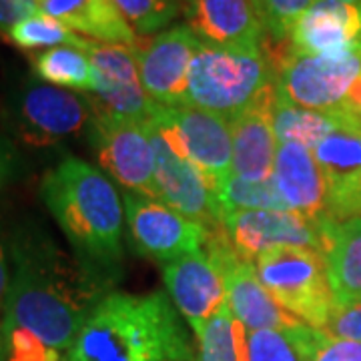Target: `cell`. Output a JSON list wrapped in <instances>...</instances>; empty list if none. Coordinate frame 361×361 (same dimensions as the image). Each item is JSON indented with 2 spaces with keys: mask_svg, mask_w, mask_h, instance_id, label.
<instances>
[{
  "mask_svg": "<svg viewBox=\"0 0 361 361\" xmlns=\"http://www.w3.org/2000/svg\"><path fill=\"white\" fill-rule=\"evenodd\" d=\"M11 283L2 329L23 327L47 345L68 351L111 285L37 221L18 223L8 237Z\"/></svg>",
  "mask_w": 361,
  "mask_h": 361,
  "instance_id": "6da1fadb",
  "label": "cell"
},
{
  "mask_svg": "<svg viewBox=\"0 0 361 361\" xmlns=\"http://www.w3.org/2000/svg\"><path fill=\"white\" fill-rule=\"evenodd\" d=\"M40 199L65 233L73 253L113 287L125 259V207L111 177L68 155L42 175Z\"/></svg>",
  "mask_w": 361,
  "mask_h": 361,
  "instance_id": "7a4b0ae2",
  "label": "cell"
},
{
  "mask_svg": "<svg viewBox=\"0 0 361 361\" xmlns=\"http://www.w3.org/2000/svg\"><path fill=\"white\" fill-rule=\"evenodd\" d=\"M179 311L165 293H109L90 313L66 361H195Z\"/></svg>",
  "mask_w": 361,
  "mask_h": 361,
  "instance_id": "3957f363",
  "label": "cell"
},
{
  "mask_svg": "<svg viewBox=\"0 0 361 361\" xmlns=\"http://www.w3.org/2000/svg\"><path fill=\"white\" fill-rule=\"evenodd\" d=\"M275 82L277 73L265 49H221L201 42L180 106L209 111L229 121Z\"/></svg>",
  "mask_w": 361,
  "mask_h": 361,
  "instance_id": "277c9868",
  "label": "cell"
},
{
  "mask_svg": "<svg viewBox=\"0 0 361 361\" xmlns=\"http://www.w3.org/2000/svg\"><path fill=\"white\" fill-rule=\"evenodd\" d=\"M261 283L299 322L323 329L336 307L322 251L310 247H275L255 261Z\"/></svg>",
  "mask_w": 361,
  "mask_h": 361,
  "instance_id": "5b68a950",
  "label": "cell"
},
{
  "mask_svg": "<svg viewBox=\"0 0 361 361\" xmlns=\"http://www.w3.org/2000/svg\"><path fill=\"white\" fill-rule=\"evenodd\" d=\"M233 251L235 247L225 227H215L201 251L175 259L163 269L169 297L183 319L191 325L195 336H199L207 322L227 305L225 265Z\"/></svg>",
  "mask_w": 361,
  "mask_h": 361,
  "instance_id": "8992f818",
  "label": "cell"
},
{
  "mask_svg": "<svg viewBox=\"0 0 361 361\" xmlns=\"http://www.w3.org/2000/svg\"><path fill=\"white\" fill-rule=\"evenodd\" d=\"M89 94L59 89L39 78H26L11 101L16 139L28 147H52L87 129L92 118Z\"/></svg>",
  "mask_w": 361,
  "mask_h": 361,
  "instance_id": "52a82bcc",
  "label": "cell"
},
{
  "mask_svg": "<svg viewBox=\"0 0 361 361\" xmlns=\"http://www.w3.org/2000/svg\"><path fill=\"white\" fill-rule=\"evenodd\" d=\"M87 139L104 175L115 179L129 193L159 199L155 151L145 123L94 109L87 127Z\"/></svg>",
  "mask_w": 361,
  "mask_h": 361,
  "instance_id": "ba28073f",
  "label": "cell"
},
{
  "mask_svg": "<svg viewBox=\"0 0 361 361\" xmlns=\"http://www.w3.org/2000/svg\"><path fill=\"white\" fill-rule=\"evenodd\" d=\"M361 73V49L341 54H303L285 49L277 68V94L311 111L343 106L349 87Z\"/></svg>",
  "mask_w": 361,
  "mask_h": 361,
  "instance_id": "9c48e42d",
  "label": "cell"
},
{
  "mask_svg": "<svg viewBox=\"0 0 361 361\" xmlns=\"http://www.w3.org/2000/svg\"><path fill=\"white\" fill-rule=\"evenodd\" d=\"M127 231L133 251L157 261H175L201 251L209 241L211 229L180 215L165 203L145 195H123Z\"/></svg>",
  "mask_w": 361,
  "mask_h": 361,
  "instance_id": "30bf717a",
  "label": "cell"
},
{
  "mask_svg": "<svg viewBox=\"0 0 361 361\" xmlns=\"http://www.w3.org/2000/svg\"><path fill=\"white\" fill-rule=\"evenodd\" d=\"M80 51L87 52L92 65L90 103L109 115L147 123L159 104L145 92L139 75V59L135 47L82 40Z\"/></svg>",
  "mask_w": 361,
  "mask_h": 361,
  "instance_id": "8fae6325",
  "label": "cell"
},
{
  "mask_svg": "<svg viewBox=\"0 0 361 361\" xmlns=\"http://www.w3.org/2000/svg\"><path fill=\"white\" fill-rule=\"evenodd\" d=\"M334 223L361 219V116L337 109V125L315 149Z\"/></svg>",
  "mask_w": 361,
  "mask_h": 361,
  "instance_id": "7c38bea8",
  "label": "cell"
},
{
  "mask_svg": "<svg viewBox=\"0 0 361 361\" xmlns=\"http://www.w3.org/2000/svg\"><path fill=\"white\" fill-rule=\"evenodd\" d=\"M155 151V180L159 199L189 219L199 221L209 229L223 227V213L217 189L189 155L175 149L151 121L145 123Z\"/></svg>",
  "mask_w": 361,
  "mask_h": 361,
  "instance_id": "4fadbf2b",
  "label": "cell"
},
{
  "mask_svg": "<svg viewBox=\"0 0 361 361\" xmlns=\"http://www.w3.org/2000/svg\"><path fill=\"white\" fill-rule=\"evenodd\" d=\"M329 219L317 223L295 211H239L223 221L237 253L255 261L275 247H310L325 255Z\"/></svg>",
  "mask_w": 361,
  "mask_h": 361,
  "instance_id": "5bb4252c",
  "label": "cell"
},
{
  "mask_svg": "<svg viewBox=\"0 0 361 361\" xmlns=\"http://www.w3.org/2000/svg\"><path fill=\"white\" fill-rule=\"evenodd\" d=\"M201 40L187 25H177L142 44L137 51L145 92L161 106H180L187 90L189 68Z\"/></svg>",
  "mask_w": 361,
  "mask_h": 361,
  "instance_id": "9a60e30c",
  "label": "cell"
},
{
  "mask_svg": "<svg viewBox=\"0 0 361 361\" xmlns=\"http://www.w3.org/2000/svg\"><path fill=\"white\" fill-rule=\"evenodd\" d=\"M277 101V82L267 89L255 103L229 118L233 137L231 175L251 180L271 179L277 137L273 129V106Z\"/></svg>",
  "mask_w": 361,
  "mask_h": 361,
  "instance_id": "2e32d148",
  "label": "cell"
},
{
  "mask_svg": "<svg viewBox=\"0 0 361 361\" xmlns=\"http://www.w3.org/2000/svg\"><path fill=\"white\" fill-rule=\"evenodd\" d=\"M185 25L203 44L263 49V26L251 0H185Z\"/></svg>",
  "mask_w": 361,
  "mask_h": 361,
  "instance_id": "e0dca14e",
  "label": "cell"
},
{
  "mask_svg": "<svg viewBox=\"0 0 361 361\" xmlns=\"http://www.w3.org/2000/svg\"><path fill=\"white\" fill-rule=\"evenodd\" d=\"M167 113L189 159L217 189L231 177L233 137L229 121L193 106H167Z\"/></svg>",
  "mask_w": 361,
  "mask_h": 361,
  "instance_id": "ac0fdd59",
  "label": "cell"
},
{
  "mask_svg": "<svg viewBox=\"0 0 361 361\" xmlns=\"http://www.w3.org/2000/svg\"><path fill=\"white\" fill-rule=\"evenodd\" d=\"M287 42L303 54H341L361 49V4L315 0Z\"/></svg>",
  "mask_w": 361,
  "mask_h": 361,
  "instance_id": "d6986e66",
  "label": "cell"
},
{
  "mask_svg": "<svg viewBox=\"0 0 361 361\" xmlns=\"http://www.w3.org/2000/svg\"><path fill=\"white\" fill-rule=\"evenodd\" d=\"M271 179L289 211L317 223L329 219L325 179L311 149L297 142H281Z\"/></svg>",
  "mask_w": 361,
  "mask_h": 361,
  "instance_id": "ffe728a7",
  "label": "cell"
},
{
  "mask_svg": "<svg viewBox=\"0 0 361 361\" xmlns=\"http://www.w3.org/2000/svg\"><path fill=\"white\" fill-rule=\"evenodd\" d=\"M227 303L233 315L245 325L249 331L259 329H293L303 325L289 311H285L265 289L259 279L253 261L243 259L237 251L227 259Z\"/></svg>",
  "mask_w": 361,
  "mask_h": 361,
  "instance_id": "44dd1931",
  "label": "cell"
},
{
  "mask_svg": "<svg viewBox=\"0 0 361 361\" xmlns=\"http://www.w3.org/2000/svg\"><path fill=\"white\" fill-rule=\"evenodd\" d=\"M40 13L49 14L73 32L109 44L141 49L139 35L118 13L113 0H37Z\"/></svg>",
  "mask_w": 361,
  "mask_h": 361,
  "instance_id": "7402d4cb",
  "label": "cell"
},
{
  "mask_svg": "<svg viewBox=\"0 0 361 361\" xmlns=\"http://www.w3.org/2000/svg\"><path fill=\"white\" fill-rule=\"evenodd\" d=\"M325 261L336 305L361 301V219L329 221Z\"/></svg>",
  "mask_w": 361,
  "mask_h": 361,
  "instance_id": "603a6c76",
  "label": "cell"
},
{
  "mask_svg": "<svg viewBox=\"0 0 361 361\" xmlns=\"http://www.w3.org/2000/svg\"><path fill=\"white\" fill-rule=\"evenodd\" d=\"M337 109L334 111H311L289 103L277 94L273 106V129L279 145L297 142L307 149H315L319 142L336 129Z\"/></svg>",
  "mask_w": 361,
  "mask_h": 361,
  "instance_id": "cb8c5ba5",
  "label": "cell"
},
{
  "mask_svg": "<svg viewBox=\"0 0 361 361\" xmlns=\"http://www.w3.org/2000/svg\"><path fill=\"white\" fill-rule=\"evenodd\" d=\"M32 73L47 85L78 92H92V65L77 47H56L32 59Z\"/></svg>",
  "mask_w": 361,
  "mask_h": 361,
  "instance_id": "d4e9b609",
  "label": "cell"
},
{
  "mask_svg": "<svg viewBox=\"0 0 361 361\" xmlns=\"http://www.w3.org/2000/svg\"><path fill=\"white\" fill-rule=\"evenodd\" d=\"M199 351L195 361H245L247 327L223 305L197 336Z\"/></svg>",
  "mask_w": 361,
  "mask_h": 361,
  "instance_id": "484cf974",
  "label": "cell"
},
{
  "mask_svg": "<svg viewBox=\"0 0 361 361\" xmlns=\"http://www.w3.org/2000/svg\"><path fill=\"white\" fill-rule=\"evenodd\" d=\"M223 221L239 211H289L273 179L251 180L231 175L217 187Z\"/></svg>",
  "mask_w": 361,
  "mask_h": 361,
  "instance_id": "4316f807",
  "label": "cell"
},
{
  "mask_svg": "<svg viewBox=\"0 0 361 361\" xmlns=\"http://www.w3.org/2000/svg\"><path fill=\"white\" fill-rule=\"evenodd\" d=\"M8 42H13L16 49L25 52L49 51L56 47H82V37H77L68 26L59 23L49 14L37 13L14 25L8 35Z\"/></svg>",
  "mask_w": 361,
  "mask_h": 361,
  "instance_id": "83f0119b",
  "label": "cell"
},
{
  "mask_svg": "<svg viewBox=\"0 0 361 361\" xmlns=\"http://www.w3.org/2000/svg\"><path fill=\"white\" fill-rule=\"evenodd\" d=\"M303 325L293 329H247L245 361H305L301 343Z\"/></svg>",
  "mask_w": 361,
  "mask_h": 361,
  "instance_id": "f1b7e54d",
  "label": "cell"
},
{
  "mask_svg": "<svg viewBox=\"0 0 361 361\" xmlns=\"http://www.w3.org/2000/svg\"><path fill=\"white\" fill-rule=\"evenodd\" d=\"M265 37L285 42L289 40L299 18L307 13L315 0H251Z\"/></svg>",
  "mask_w": 361,
  "mask_h": 361,
  "instance_id": "f546056e",
  "label": "cell"
},
{
  "mask_svg": "<svg viewBox=\"0 0 361 361\" xmlns=\"http://www.w3.org/2000/svg\"><path fill=\"white\" fill-rule=\"evenodd\" d=\"M113 2L137 35H153L163 30L179 11V0H113Z\"/></svg>",
  "mask_w": 361,
  "mask_h": 361,
  "instance_id": "4dcf8cb0",
  "label": "cell"
},
{
  "mask_svg": "<svg viewBox=\"0 0 361 361\" xmlns=\"http://www.w3.org/2000/svg\"><path fill=\"white\" fill-rule=\"evenodd\" d=\"M301 343L305 361H361V341L339 339L310 325L301 329Z\"/></svg>",
  "mask_w": 361,
  "mask_h": 361,
  "instance_id": "1f68e13d",
  "label": "cell"
},
{
  "mask_svg": "<svg viewBox=\"0 0 361 361\" xmlns=\"http://www.w3.org/2000/svg\"><path fill=\"white\" fill-rule=\"evenodd\" d=\"M6 361H66L63 351L47 345L42 339L23 327L4 329Z\"/></svg>",
  "mask_w": 361,
  "mask_h": 361,
  "instance_id": "d6a6232c",
  "label": "cell"
},
{
  "mask_svg": "<svg viewBox=\"0 0 361 361\" xmlns=\"http://www.w3.org/2000/svg\"><path fill=\"white\" fill-rule=\"evenodd\" d=\"M322 331L339 339L361 341V301L336 305Z\"/></svg>",
  "mask_w": 361,
  "mask_h": 361,
  "instance_id": "836d02e7",
  "label": "cell"
},
{
  "mask_svg": "<svg viewBox=\"0 0 361 361\" xmlns=\"http://www.w3.org/2000/svg\"><path fill=\"white\" fill-rule=\"evenodd\" d=\"M39 11L37 0H0V35L6 37L14 25Z\"/></svg>",
  "mask_w": 361,
  "mask_h": 361,
  "instance_id": "e575fe53",
  "label": "cell"
},
{
  "mask_svg": "<svg viewBox=\"0 0 361 361\" xmlns=\"http://www.w3.org/2000/svg\"><path fill=\"white\" fill-rule=\"evenodd\" d=\"M20 167H23V161L16 147L4 135H0V189H4L6 185L18 179Z\"/></svg>",
  "mask_w": 361,
  "mask_h": 361,
  "instance_id": "d590c367",
  "label": "cell"
},
{
  "mask_svg": "<svg viewBox=\"0 0 361 361\" xmlns=\"http://www.w3.org/2000/svg\"><path fill=\"white\" fill-rule=\"evenodd\" d=\"M11 283V253H8V237L4 235L0 223V313L4 311L6 295Z\"/></svg>",
  "mask_w": 361,
  "mask_h": 361,
  "instance_id": "8d00e7d4",
  "label": "cell"
},
{
  "mask_svg": "<svg viewBox=\"0 0 361 361\" xmlns=\"http://www.w3.org/2000/svg\"><path fill=\"white\" fill-rule=\"evenodd\" d=\"M343 106L349 109L351 113H355V115L361 116V73L360 77L351 82L348 94H345V101H343Z\"/></svg>",
  "mask_w": 361,
  "mask_h": 361,
  "instance_id": "74e56055",
  "label": "cell"
},
{
  "mask_svg": "<svg viewBox=\"0 0 361 361\" xmlns=\"http://www.w3.org/2000/svg\"><path fill=\"white\" fill-rule=\"evenodd\" d=\"M0 361H6V336H4L2 323H0Z\"/></svg>",
  "mask_w": 361,
  "mask_h": 361,
  "instance_id": "f35d334b",
  "label": "cell"
},
{
  "mask_svg": "<svg viewBox=\"0 0 361 361\" xmlns=\"http://www.w3.org/2000/svg\"><path fill=\"white\" fill-rule=\"evenodd\" d=\"M341 2H357V4H361V0H341Z\"/></svg>",
  "mask_w": 361,
  "mask_h": 361,
  "instance_id": "ab89813d",
  "label": "cell"
}]
</instances>
